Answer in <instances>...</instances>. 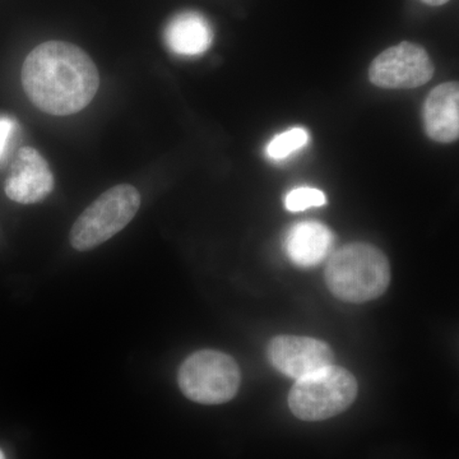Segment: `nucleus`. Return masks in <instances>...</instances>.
<instances>
[{
    "label": "nucleus",
    "mask_w": 459,
    "mask_h": 459,
    "mask_svg": "<svg viewBox=\"0 0 459 459\" xmlns=\"http://www.w3.org/2000/svg\"><path fill=\"white\" fill-rule=\"evenodd\" d=\"M286 208L291 212H300L310 207H322L325 204V193L314 188H298L286 197Z\"/></svg>",
    "instance_id": "ddd939ff"
},
{
    "label": "nucleus",
    "mask_w": 459,
    "mask_h": 459,
    "mask_svg": "<svg viewBox=\"0 0 459 459\" xmlns=\"http://www.w3.org/2000/svg\"><path fill=\"white\" fill-rule=\"evenodd\" d=\"M241 373L228 353L201 350L180 365L178 383L183 394L201 404H222L237 395Z\"/></svg>",
    "instance_id": "39448f33"
},
{
    "label": "nucleus",
    "mask_w": 459,
    "mask_h": 459,
    "mask_svg": "<svg viewBox=\"0 0 459 459\" xmlns=\"http://www.w3.org/2000/svg\"><path fill=\"white\" fill-rule=\"evenodd\" d=\"M329 291L346 303L361 304L379 298L391 283V265L385 253L367 243L347 244L325 268Z\"/></svg>",
    "instance_id": "f03ea898"
},
{
    "label": "nucleus",
    "mask_w": 459,
    "mask_h": 459,
    "mask_svg": "<svg viewBox=\"0 0 459 459\" xmlns=\"http://www.w3.org/2000/svg\"><path fill=\"white\" fill-rule=\"evenodd\" d=\"M268 358L283 376L296 380L333 365L334 359L329 344L298 336L274 337L268 346Z\"/></svg>",
    "instance_id": "0eeeda50"
},
{
    "label": "nucleus",
    "mask_w": 459,
    "mask_h": 459,
    "mask_svg": "<svg viewBox=\"0 0 459 459\" xmlns=\"http://www.w3.org/2000/svg\"><path fill=\"white\" fill-rule=\"evenodd\" d=\"M333 243V232L323 223L299 222L287 234L286 252L299 267H316L331 255Z\"/></svg>",
    "instance_id": "9d476101"
},
{
    "label": "nucleus",
    "mask_w": 459,
    "mask_h": 459,
    "mask_svg": "<svg viewBox=\"0 0 459 459\" xmlns=\"http://www.w3.org/2000/svg\"><path fill=\"white\" fill-rule=\"evenodd\" d=\"M26 95L44 113L66 117L82 110L100 87V74L86 51L65 41H48L22 66Z\"/></svg>",
    "instance_id": "f257e3e1"
},
{
    "label": "nucleus",
    "mask_w": 459,
    "mask_h": 459,
    "mask_svg": "<svg viewBox=\"0 0 459 459\" xmlns=\"http://www.w3.org/2000/svg\"><path fill=\"white\" fill-rule=\"evenodd\" d=\"M14 129H16V120L12 119L11 117L2 115L0 117V160L5 155L9 140H11Z\"/></svg>",
    "instance_id": "4468645a"
},
{
    "label": "nucleus",
    "mask_w": 459,
    "mask_h": 459,
    "mask_svg": "<svg viewBox=\"0 0 459 459\" xmlns=\"http://www.w3.org/2000/svg\"><path fill=\"white\" fill-rule=\"evenodd\" d=\"M420 2L424 3V4L431 5V7H440V5L446 4V3L451 2V0H420Z\"/></svg>",
    "instance_id": "2eb2a0df"
},
{
    "label": "nucleus",
    "mask_w": 459,
    "mask_h": 459,
    "mask_svg": "<svg viewBox=\"0 0 459 459\" xmlns=\"http://www.w3.org/2000/svg\"><path fill=\"white\" fill-rule=\"evenodd\" d=\"M141 207V195L129 184H119L101 195L74 222L72 247L80 252L98 247L122 231Z\"/></svg>",
    "instance_id": "20e7f679"
},
{
    "label": "nucleus",
    "mask_w": 459,
    "mask_h": 459,
    "mask_svg": "<svg viewBox=\"0 0 459 459\" xmlns=\"http://www.w3.org/2000/svg\"><path fill=\"white\" fill-rule=\"evenodd\" d=\"M358 382L343 368H323L296 380L289 394V406L296 418L322 421L349 409L358 395Z\"/></svg>",
    "instance_id": "7ed1b4c3"
},
{
    "label": "nucleus",
    "mask_w": 459,
    "mask_h": 459,
    "mask_svg": "<svg viewBox=\"0 0 459 459\" xmlns=\"http://www.w3.org/2000/svg\"><path fill=\"white\" fill-rule=\"evenodd\" d=\"M0 459H5L4 453H3L2 449H0Z\"/></svg>",
    "instance_id": "dca6fc26"
},
{
    "label": "nucleus",
    "mask_w": 459,
    "mask_h": 459,
    "mask_svg": "<svg viewBox=\"0 0 459 459\" xmlns=\"http://www.w3.org/2000/svg\"><path fill=\"white\" fill-rule=\"evenodd\" d=\"M166 42L174 53L179 56H199L210 48L212 31L201 14H179L169 23L165 33Z\"/></svg>",
    "instance_id": "9b49d317"
},
{
    "label": "nucleus",
    "mask_w": 459,
    "mask_h": 459,
    "mask_svg": "<svg viewBox=\"0 0 459 459\" xmlns=\"http://www.w3.org/2000/svg\"><path fill=\"white\" fill-rule=\"evenodd\" d=\"M434 65L424 48L403 41L379 54L371 63V83L382 89H416L433 78Z\"/></svg>",
    "instance_id": "423d86ee"
},
{
    "label": "nucleus",
    "mask_w": 459,
    "mask_h": 459,
    "mask_svg": "<svg viewBox=\"0 0 459 459\" xmlns=\"http://www.w3.org/2000/svg\"><path fill=\"white\" fill-rule=\"evenodd\" d=\"M427 134L440 143H451L459 135V89L457 82L439 84L431 91L424 107Z\"/></svg>",
    "instance_id": "1a4fd4ad"
},
{
    "label": "nucleus",
    "mask_w": 459,
    "mask_h": 459,
    "mask_svg": "<svg viewBox=\"0 0 459 459\" xmlns=\"http://www.w3.org/2000/svg\"><path fill=\"white\" fill-rule=\"evenodd\" d=\"M309 141V134L303 128H292L289 131L281 133L276 135L271 143L268 144L267 153L271 159L282 160L286 159L296 151L303 148Z\"/></svg>",
    "instance_id": "f8f14e48"
},
{
    "label": "nucleus",
    "mask_w": 459,
    "mask_h": 459,
    "mask_svg": "<svg viewBox=\"0 0 459 459\" xmlns=\"http://www.w3.org/2000/svg\"><path fill=\"white\" fill-rule=\"evenodd\" d=\"M53 189V172L47 160L35 148H21L5 180L7 197L17 204H38Z\"/></svg>",
    "instance_id": "6e6552de"
}]
</instances>
